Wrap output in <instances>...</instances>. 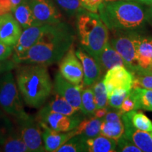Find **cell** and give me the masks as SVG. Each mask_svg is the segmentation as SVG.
<instances>
[{"instance_id":"6da1fadb","label":"cell","mask_w":152,"mask_h":152,"mask_svg":"<svg viewBox=\"0 0 152 152\" xmlns=\"http://www.w3.org/2000/svg\"><path fill=\"white\" fill-rule=\"evenodd\" d=\"M75 39V32L70 25L63 21L49 24L37 42L14 62L52 65L61 60L73 46Z\"/></svg>"},{"instance_id":"7a4b0ae2","label":"cell","mask_w":152,"mask_h":152,"mask_svg":"<svg viewBox=\"0 0 152 152\" xmlns=\"http://www.w3.org/2000/svg\"><path fill=\"white\" fill-rule=\"evenodd\" d=\"M16 81L23 101L28 106L39 109L53 90V82L47 66L19 64L16 67Z\"/></svg>"},{"instance_id":"3957f363","label":"cell","mask_w":152,"mask_h":152,"mask_svg":"<svg viewBox=\"0 0 152 152\" xmlns=\"http://www.w3.org/2000/svg\"><path fill=\"white\" fill-rule=\"evenodd\" d=\"M98 13L111 32L140 33L147 23L146 7L134 0H104Z\"/></svg>"},{"instance_id":"277c9868","label":"cell","mask_w":152,"mask_h":152,"mask_svg":"<svg viewBox=\"0 0 152 152\" xmlns=\"http://www.w3.org/2000/svg\"><path fill=\"white\" fill-rule=\"evenodd\" d=\"M76 30L80 47L97 61L109 39V30L99 15L88 11L78 14Z\"/></svg>"},{"instance_id":"5b68a950","label":"cell","mask_w":152,"mask_h":152,"mask_svg":"<svg viewBox=\"0 0 152 152\" xmlns=\"http://www.w3.org/2000/svg\"><path fill=\"white\" fill-rule=\"evenodd\" d=\"M16 78L11 71L0 75V107L9 115L15 118L26 112Z\"/></svg>"},{"instance_id":"8992f818","label":"cell","mask_w":152,"mask_h":152,"mask_svg":"<svg viewBox=\"0 0 152 152\" xmlns=\"http://www.w3.org/2000/svg\"><path fill=\"white\" fill-rule=\"evenodd\" d=\"M19 134L30 152L45 151L42 137V128L36 117L24 112L15 118Z\"/></svg>"},{"instance_id":"52a82bcc","label":"cell","mask_w":152,"mask_h":152,"mask_svg":"<svg viewBox=\"0 0 152 152\" xmlns=\"http://www.w3.org/2000/svg\"><path fill=\"white\" fill-rule=\"evenodd\" d=\"M113 35L109 41L118 53L122 57L125 66L134 75L138 73L139 66L136 59L134 37L138 32H112ZM140 33V32H139Z\"/></svg>"},{"instance_id":"ba28073f","label":"cell","mask_w":152,"mask_h":152,"mask_svg":"<svg viewBox=\"0 0 152 152\" xmlns=\"http://www.w3.org/2000/svg\"><path fill=\"white\" fill-rule=\"evenodd\" d=\"M36 118L38 121L53 130L59 132H69L77 128L80 123L85 118V115L82 113L71 115H64L51 111L45 106H42Z\"/></svg>"},{"instance_id":"9c48e42d","label":"cell","mask_w":152,"mask_h":152,"mask_svg":"<svg viewBox=\"0 0 152 152\" xmlns=\"http://www.w3.org/2000/svg\"><path fill=\"white\" fill-rule=\"evenodd\" d=\"M103 81L108 95L114 90L130 91L132 89L134 74L125 66H116L106 72Z\"/></svg>"},{"instance_id":"30bf717a","label":"cell","mask_w":152,"mask_h":152,"mask_svg":"<svg viewBox=\"0 0 152 152\" xmlns=\"http://www.w3.org/2000/svg\"><path fill=\"white\" fill-rule=\"evenodd\" d=\"M58 72L63 77L75 85H84L83 68L82 63L72 47L60 61Z\"/></svg>"},{"instance_id":"8fae6325","label":"cell","mask_w":152,"mask_h":152,"mask_svg":"<svg viewBox=\"0 0 152 152\" xmlns=\"http://www.w3.org/2000/svg\"><path fill=\"white\" fill-rule=\"evenodd\" d=\"M34 16L42 24H55L63 21V16L53 0H29Z\"/></svg>"},{"instance_id":"7c38bea8","label":"cell","mask_w":152,"mask_h":152,"mask_svg":"<svg viewBox=\"0 0 152 152\" xmlns=\"http://www.w3.org/2000/svg\"><path fill=\"white\" fill-rule=\"evenodd\" d=\"M85 85H75L67 80L58 72L54 76L53 89L54 92L67 101L74 108L80 111L81 92Z\"/></svg>"},{"instance_id":"4fadbf2b","label":"cell","mask_w":152,"mask_h":152,"mask_svg":"<svg viewBox=\"0 0 152 152\" xmlns=\"http://www.w3.org/2000/svg\"><path fill=\"white\" fill-rule=\"evenodd\" d=\"M49 25L42 24L32 26L23 30L18 42L14 46V54L11 56V59L14 61L35 45L46 31Z\"/></svg>"},{"instance_id":"5bb4252c","label":"cell","mask_w":152,"mask_h":152,"mask_svg":"<svg viewBox=\"0 0 152 152\" xmlns=\"http://www.w3.org/2000/svg\"><path fill=\"white\" fill-rule=\"evenodd\" d=\"M123 114L121 109L109 108L101 125V134L117 141L124 134Z\"/></svg>"},{"instance_id":"9a60e30c","label":"cell","mask_w":152,"mask_h":152,"mask_svg":"<svg viewBox=\"0 0 152 152\" xmlns=\"http://www.w3.org/2000/svg\"><path fill=\"white\" fill-rule=\"evenodd\" d=\"M75 54L82 63L83 68V83L85 87H91L102 78V68L97 61L85 52L80 46L75 50Z\"/></svg>"},{"instance_id":"2e32d148","label":"cell","mask_w":152,"mask_h":152,"mask_svg":"<svg viewBox=\"0 0 152 152\" xmlns=\"http://www.w3.org/2000/svg\"><path fill=\"white\" fill-rule=\"evenodd\" d=\"M39 123L42 128V137L45 151L57 152L63 144L76 134L75 130L69 132H59L49 128L40 121Z\"/></svg>"},{"instance_id":"e0dca14e","label":"cell","mask_w":152,"mask_h":152,"mask_svg":"<svg viewBox=\"0 0 152 152\" xmlns=\"http://www.w3.org/2000/svg\"><path fill=\"white\" fill-rule=\"evenodd\" d=\"M21 26L12 13L0 16V42L14 47L21 35Z\"/></svg>"},{"instance_id":"ac0fdd59","label":"cell","mask_w":152,"mask_h":152,"mask_svg":"<svg viewBox=\"0 0 152 152\" xmlns=\"http://www.w3.org/2000/svg\"><path fill=\"white\" fill-rule=\"evenodd\" d=\"M124 134L143 152H152V137L150 132L138 130L129 121L126 114L122 115Z\"/></svg>"},{"instance_id":"d6986e66","label":"cell","mask_w":152,"mask_h":152,"mask_svg":"<svg viewBox=\"0 0 152 152\" xmlns=\"http://www.w3.org/2000/svg\"><path fill=\"white\" fill-rule=\"evenodd\" d=\"M134 42L136 59L140 69L139 73L152 64V37L144 36L138 32L136 33Z\"/></svg>"},{"instance_id":"ffe728a7","label":"cell","mask_w":152,"mask_h":152,"mask_svg":"<svg viewBox=\"0 0 152 152\" xmlns=\"http://www.w3.org/2000/svg\"><path fill=\"white\" fill-rule=\"evenodd\" d=\"M12 14L23 30L32 26L42 25L34 16L29 0H23L13 11Z\"/></svg>"},{"instance_id":"44dd1931","label":"cell","mask_w":152,"mask_h":152,"mask_svg":"<svg viewBox=\"0 0 152 152\" xmlns=\"http://www.w3.org/2000/svg\"><path fill=\"white\" fill-rule=\"evenodd\" d=\"M97 61L102 68V73L106 72L116 66H125L122 57L113 48L109 41L106 43Z\"/></svg>"},{"instance_id":"7402d4cb","label":"cell","mask_w":152,"mask_h":152,"mask_svg":"<svg viewBox=\"0 0 152 152\" xmlns=\"http://www.w3.org/2000/svg\"><path fill=\"white\" fill-rule=\"evenodd\" d=\"M103 119L95 116H90L80 123L76 128V134H81L86 139L96 137L101 134L100 129Z\"/></svg>"},{"instance_id":"603a6c76","label":"cell","mask_w":152,"mask_h":152,"mask_svg":"<svg viewBox=\"0 0 152 152\" xmlns=\"http://www.w3.org/2000/svg\"><path fill=\"white\" fill-rule=\"evenodd\" d=\"M88 152H115L117 141L102 134L87 140Z\"/></svg>"},{"instance_id":"cb8c5ba5","label":"cell","mask_w":152,"mask_h":152,"mask_svg":"<svg viewBox=\"0 0 152 152\" xmlns=\"http://www.w3.org/2000/svg\"><path fill=\"white\" fill-rule=\"evenodd\" d=\"M43 106L51 111L67 115H74L80 111L68 103L65 99L61 97L56 93L54 97L46 104V105H44Z\"/></svg>"},{"instance_id":"d4e9b609","label":"cell","mask_w":152,"mask_h":152,"mask_svg":"<svg viewBox=\"0 0 152 152\" xmlns=\"http://www.w3.org/2000/svg\"><path fill=\"white\" fill-rule=\"evenodd\" d=\"M2 151L5 152H30L19 134L18 130L14 129L6 138L1 144Z\"/></svg>"},{"instance_id":"484cf974","label":"cell","mask_w":152,"mask_h":152,"mask_svg":"<svg viewBox=\"0 0 152 152\" xmlns=\"http://www.w3.org/2000/svg\"><path fill=\"white\" fill-rule=\"evenodd\" d=\"M125 113L134 128L145 132H152V121L142 112L133 110Z\"/></svg>"},{"instance_id":"4316f807","label":"cell","mask_w":152,"mask_h":152,"mask_svg":"<svg viewBox=\"0 0 152 152\" xmlns=\"http://www.w3.org/2000/svg\"><path fill=\"white\" fill-rule=\"evenodd\" d=\"M87 140L81 134H75L63 144L57 152H88Z\"/></svg>"},{"instance_id":"83f0119b","label":"cell","mask_w":152,"mask_h":152,"mask_svg":"<svg viewBox=\"0 0 152 152\" xmlns=\"http://www.w3.org/2000/svg\"><path fill=\"white\" fill-rule=\"evenodd\" d=\"M96 110L94 94L91 87L83 88L81 92L80 112L85 116H93Z\"/></svg>"},{"instance_id":"f1b7e54d","label":"cell","mask_w":152,"mask_h":152,"mask_svg":"<svg viewBox=\"0 0 152 152\" xmlns=\"http://www.w3.org/2000/svg\"><path fill=\"white\" fill-rule=\"evenodd\" d=\"M132 90L136 98L138 110L152 111V90L141 87L132 88Z\"/></svg>"},{"instance_id":"f546056e","label":"cell","mask_w":152,"mask_h":152,"mask_svg":"<svg viewBox=\"0 0 152 152\" xmlns=\"http://www.w3.org/2000/svg\"><path fill=\"white\" fill-rule=\"evenodd\" d=\"M94 94V102L96 109H102L109 106L108 94L105 85L104 84L103 78H101L91 86Z\"/></svg>"},{"instance_id":"4dcf8cb0","label":"cell","mask_w":152,"mask_h":152,"mask_svg":"<svg viewBox=\"0 0 152 152\" xmlns=\"http://www.w3.org/2000/svg\"><path fill=\"white\" fill-rule=\"evenodd\" d=\"M54 1L68 16H77L87 11L82 6L80 0H54Z\"/></svg>"},{"instance_id":"1f68e13d","label":"cell","mask_w":152,"mask_h":152,"mask_svg":"<svg viewBox=\"0 0 152 152\" xmlns=\"http://www.w3.org/2000/svg\"><path fill=\"white\" fill-rule=\"evenodd\" d=\"M6 113L0 107V146L4 142L6 138L14 130V125Z\"/></svg>"},{"instance_id":"d6a6232c","label":"cell","mask_w":152,"mask_h":152,"mask_svg":"<svg viewBox=\"0 0 152 152\" xmlns=\"http://www.w3.org/2000/svg\"><path fill=\"white\" fill-rule=\"evenodd\" d=\"M130 91L127 90H114L108 95L109 106L113 109H121L123 101L128 96Z\"/></svg>"},{"instance_id":"836d02e7","label":"cell","mask_w":152,"mask_h":152,"mask_svg":"<svg viewBox=\"0 0 152 152\" xmlns=\"http://www.w3.org/2000/svg\"><path fill=\"white\" fill-rule=\"evenodd\" d=\"M116 151L121 152H142L139 148L134 145L130 140H128L125 134L117 140V147Z\"/></svg>"},{"instance_id":"e575fe53","label":"cell","mask_w":152,"mask_h":152,"mask_svg":"<svg viewBox=\"0 0 152 152\" xmlns=\"http://www.w3.org/2000/svg\"><path fill=\"white\" fill-rule=\"evenodd\" d=\"M141 87L152 90V75L137 74L134 75L132 88Z\"/></svg>"},{"instance_id":"d590c367","label":"cell","mask_w":152,"mask_h":152,"mask_svg":"<svg viewBox=\"0 0 152 152\" xmlns=\"http://www.w3.org/2000/svg\"><path fill=\"white\" fill-rule=\"evenodd\" d=\"M121 110L123 113H128V112L133 111V110H138L136 98L132 90H130V93L123 101L122 105H121Z\"/></svg>"},{"instance_id":"8d00e7d4","label":"cell","mask_w":152,"mask_h":152,"mask_svg":"<svg viewBox=\"0 0 152 152\" xmlns=\"http://www.w3.org/2000/svg\"><path fill=\"white\" fill-rule=\"evenodd\" d=\"M23 0H0V16L12 13Z\"/></svg>"},{"instance_id":"74e56055","label":"cell","mask_w":152,"mask_h":152,"mask_svg":"<svg viewBox=\"0 0 152 152\" xmlns=\"http://www.w3.org/2000/svg\"><path fill=\"white\" fill-rule=\"evenodd\" d=\"M104 1V0H80L83 8L92 13H98L99 8Z\"/></svg>"},{"instance_id":"f35d334b","label":"cell","mask_w":152,"mask_h":152,"mask_svg":"<svg viewBox=\"0 0 152 152\" xmlns=\"http://www.w3.org/2000/svg\"><path fill=\"white\" fill-rule=\"evenodd\" d=\"M14 54V47L0 42V61L9 59Z\"/></svg>"},{"instance_id":"ab89813d","label":"cell","mask_w":152,"mask_h":152,"mask_svg":"<svg viewBox=\"0 0 152 152\" xmlns=\"http://www.w3.org/2000/svg\"><path fill=\"white\" fill-rule=\"evenodd\" d=\"M17 64L12 59H7L0 61V75L2 74L11 71L16 68Z\"/></svg>"},{"instance_id":"60d3db41","label":"cell","mask_w":152,"mask_h":152,"mask_svg":"<svg viewBox=\"0 0 152 152\" xmlns=\"http://www.w3.org/2000/svg\"><path fill=\"white\" fill-rule=\"evenodd\" d=\"M109 108L108 106L104 108H102V109H98L96 110V111L94 112V115L93 116H95L96 118H102L103 119L104 116L106 115V114L107 113L108 111H109Z\"/></svg>"},{"instance_id":"b9f144b4","label":"cell","mask_w":152,"mask_h":152,"mask_svg":"<svg viewBox=\"0 0 152 152\" xmlns=\"http://www.w3.org/2000/svg\"><path fill=\"white\" fill-rule=\"evenodd\" d=\"M146 15H147V23L152 26V4L146 7Z\"/></svg>"},{"instance_id":"7bdbcfd3","label":"cell","mask_w":152,"mask_h":152,"mask_svg":"<svg viewBox=\"0 0 152 152\" xmlns=\"http://www.w3.org/2000/svg\"><path fill=\"white\" fill-rule=\"evenodd\" d=\"M134 1H137V2L142 4L144 5H150L152 4V0H134Z\"/></svg>"},{"instance_id":"ee69618b","label":"cell","mask_w":152,"mask_h":152,"mask_svg":"<svg viewBox=\"0 0 152 152\" xmlns=\"http://www.w3.org/2000/svg\"><path fill=\"white\" fill-rule=\"evenodd\" d=\"M0 151H2V148H1V146H0Z\"/></svg>"},{"instance_id":"f6af8a7d","label":"cell","mask_w":152,"mask_h":152,"mask_svg":"<svg viewBox=\"0 0 152 152\" xmlns=\"http://www.w3.org/2000/svg\"><path fill=\"white\" fill-rule=\"evenodd\" d=\"M150 134H151V137H152V132H150Z\"/></svg>"},{"instance_id":"bcb514c9","label":"cell","mask_w":152,"mask_h":152,"mask_svg":"<svg viewBox=\"0 0 152 152\" xmlns=\"http://www.w3.org/2000/svg\"><path fill=\"white\" fill-rule=\"evenodd\" d=\"M105 1H112V0H105Z\"/></svg>"}]
</instances>
